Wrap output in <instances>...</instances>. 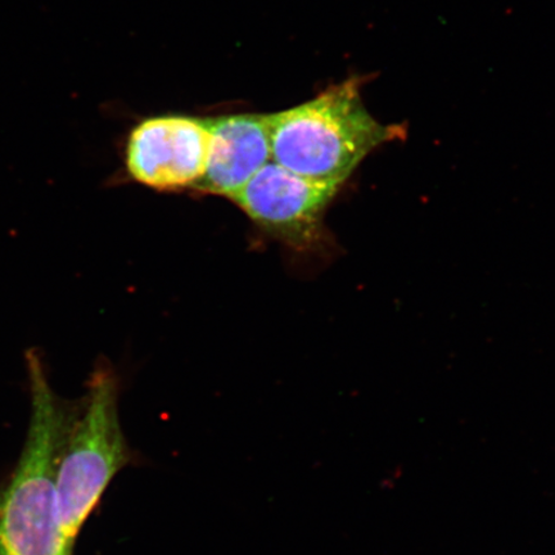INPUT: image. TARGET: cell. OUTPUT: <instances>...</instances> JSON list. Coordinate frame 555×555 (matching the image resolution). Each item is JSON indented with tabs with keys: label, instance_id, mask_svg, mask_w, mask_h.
I'll use <instances>...</instances> for the list:
<instances>
[{
	"label": "cell",
	"instance_id": "8992f818",
	"mask_svg": "<svg viewBox=\"0 0 555 555\" xmlns=\"http://www.w3.org/2000/svg\"><path fill=\"white\" fill-rule=\"evenodd\" d=\"M210 149L204 177L194 190L232 198L272 162L269 115L207 117Z\"/></svg>",
	"mask_w": 555,
	"mask_h": 555
},
{
	"label": "cell",
	"instance_id": "277c9868",
	"mask_svg": "<svg viewBox=\"0 0 555 555\" xmlns=\"http://www.w3.org/2000/svg\"><path fill=\"white\" fill-rule=\"evenodd\" d=\"M210 130L206 119L183 115L151 117L128 139L130 177L150 189L178 191L197 185L204 177Z\"/></svg>",
	"mask_w": 555,
	"mask_h": 555
},
{
	"label": "cell",
	"instance_id": "6da1fadb",
	"mask_svg": "<svg viewBox=\"0 0 555 555\" xmlns=\"http://www.w3.org/2000/svg\"><path fill=\"white\" fill-rule=\"evenodd\" d=\"M31 414L25 449L0 494V555H72L60 529L57 469L76 413L54 393L40 353H25Z\"/></svg>",
	"mask_w": 555,
	"mask_h": 555
},
{
	"label": "cell",
	"instance_id": "7a4b0ae2",
	"mask_svg": "<svg viewBox=\"0 0 555 555\" xmlns=\"http://www.w3.org/2000/svg\"><path fill=\"white\" fill-rule=\"evenodd\" d=\"M360 82L346 80L308 102L269 115L272 162L339 189L379 145L402 135L364 106Z\"/></svg>",
	"mask_w": 555,
	"mask_h": 555
},
{
	"label": "cell",
	"instance_id": "3957f363",
	"mask_svg": "<svg viewBox=\"0 0 555 555\" xmlns=\"http://www.w3.org/2000/svg\"><path fill=\"white\" fill-rule=\"evenodd\" d=\"M131 460L117 411V380L101 366L89 380L81 413H76L62 447L57 469L62 537L75 539L103 492Z\"/></svg>",
	"mask_w": 555,
	"mask_h": 555
},
{
	"label": "cell",
	"instance_id": "5b68a950",
	"mask_svg": "<svg viewBox=\"0 0 555 555\" xmlns=\"http://www.w3.org/2000/svg\"><path fill=\"white\" fill-rule=\"evenodd\" d=\"M337 191L270 162L231 199L263 231L302 248L318 240L324 211Z\"/></svg>",
	"mask_w": 555,
	"mask_h": 555
}]
</instances>
